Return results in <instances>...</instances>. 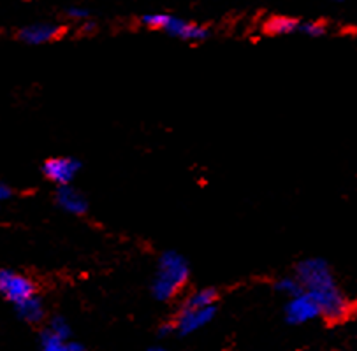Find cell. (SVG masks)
<instances>
[{"label": "cell", "instance_id": "obj_11", "mask_svg": "<svg viewBox=\"0 0 357 351\" xmlns=\"http://www.w3.org/2000/svg\"><path fill=\"white\" fill-rule=\"evenodd\" d=\"M16 311H18L20 318L26 323H39L45 318V306H43L41 299H37V297H32L16 306Z\"/></svg>", "mask_w": 357, "mask_h": 351}, {"label": "cell", "instance_id": "obj_10", "mask_svg": "<svg viewBox=\"0 0 357 351\" xmlns=\"http://www.w3.org/2000/svg\"><path fill=\"white\" fill-rule=\"evenodd\" d=\"M264 30L271 36H287V33H294L298 30H301V23L298 18H291V16H271V18L266 22Z\"/></svg>", "mask_w": 357, "mask_h": 351}, {"label": "cell", "instance_id": "obj_20", "mask_svg": "<svg viewBox=\"0 0 357 351\" xmlns=\"http://www.w3.org/2000/svg\"><path fill=\"white\" fill-rule=\"evenodd\" d=\"M11 195H13L11 188H9L6 183H0V202H4V201H8V198H11Z\"/></svg>", "mask_w": 357, "mask_h": 351}, {"label": "cell", "instance_id": "obj_14", "mask_svg": "<svg viewBox=\"0 0 357 351\" xmlns=\"http://www.w3.org/2000/svg\"><path fill=\"white\" fill-rule=\"evenodd\" d=\"M41 351H69V341L45 330L41 334Z\"/></svg>", "mask_w": 357, "mask_h": 351}, {"label": "cell", "instance_id": "obj_23", "mask_svg": "<svg viewBox=\"0 0 357 351\" xmlns=\"http://www.w3.org/2000/svg\"><path fill=\"white\" fill-rule=\"evenodd\" d=\"M146 351H169V350H167V348H164V346H151V348H148Z\"/></svg>", "mask_w": 357, "mask_h": 351}, {"label": "cell", "instance_id": "obj_9", "mask_svg": "<svg viewBox=\"0 0 357 351\" xmlns=\"http://www.w3.org/2000/svg\"><path fill=\"white\" fill-rule=\"evenodd\" d=\"M60 33H62V29L53 23H32L20 30V39L32 46H39V44L52 42Z\"/></svg>", "mask_w": 357, "mask_h": 351}, {"label": "cell", "instance_id": "obj_21", "mask_svg": "<svg viewBox=\"0 0 357 351\" xmlns=\"http://www.w3.org/2000/svg\"><path fill=\"white\" fill-rule=\"evenodd\" d=\"M93 30H96V23H93V22L82 23V32L83 33H90V32H93Z\"/></svg>", "mask_w": 357, "mask_h": 351}, {"label": "cell", "instance_id": "obj_16", "mask_svg": "<svg viewBox=\"0 0 357 351\" xmlns=\"http://www.w3.org/2000/svg\"><path fill=\"white\" fill-rule=\"evenodd\" d=\"M48 330H50V332L55 334V336H59V337H62V339L69 341L70 325H69V322L63 318V316H55V318H52Z\"/></svg>", "mask_w": 357, "mask_h": 351}, {"label": "cell", "instance_id": "obj_15", "mask_svg": "<svg viewBox=\"0 0 357 351\" xmlns=\"http://www.w3.org/2000/svg\"><path fill=\"white\" fill-rule=\"evenodd\" d=\"M171 16L164 15V13H151V15H143L141 16V23L144 26H150V29H157V30H164L169 23Z\"/></svg>", "mask_w": 357, "mask_h": 351}, {"label": "cell", "instance_id": "obj_2", "mask_svg": "<svg viewBox=\"0 0 357 351\" xmlns=\"http://www.w3.org/2000/svg\"><path fill=\"white\" fill-rule=\"evenodd\" d=\"M188 276H190V267H188L187 258L174 249H167L158 258L157 272L150 286L151 295L158 302H167L174 299L176 293L187 285Z\"/></svg>", "mask_w": 357, "mask_h": 351}, {"label": "cell", "instance_id": "obj_18", "mask_svg": "<svg viewBox=\"0 0 357 351\" xmlns=\"http://www.w3.org/2000/svg\"><path fill=\"white\" fill-rule=\"evenodd\" d=\"M67 16H69L70 20H74V22L85 23V22H89L90 11L85 8H76V6H74V8L67 9Z\"/></svg>", "mask_w": 357, "mask_h": 351}, {"label": "cell", "instance_id": "obj_22", "mask_svg": "<svg viewBox=\"0 0 357 351\" xmlns=\"http://www.w3.org/2000/svg\"><path fill=\"white\" fill-rule=\"evenodd\" d=\"M69 351H86V350L83 344L76 343V341H69Z\"/></svg>", "mask_w": 357, "mask_h": 351}, {"label": "cell", "instance_id": "obj_1", "mask_svg": "<svg viewBox=\"0 0 357 351\" xmlns=\"http://www.w3.org/2000/svg\"><path fill=\"white\" fill-rule=\"evenodd\" d=\"M296 278L303 290L312 293L328 322H342L349 316L350 302L340 290L329 263L322 258H306L296 265Z\"/></svg>", "mask_w": 357, "mask_h": 351}, {"label": "cell", "instance_id": "obj_8", "mask_svg": "<svg viewBox=\"0 0 357 351\" xmlns=\"http://www.w3.org/2000/svg\"><path fill=\"white\" fill-rule=\"evenodd\" d=\"M55 201L59 208L69 212V214L82 216L89 211V201L85 198V195L74 187H70V185L69 187H59L55 194Z\"/></svg>", "mask_w": 357, "mask_h": 351}, {"label": "cell", "instance_id": "obj_13", "mask_svg": "<svg viewBox=\"0 0 357 351\" xmlns=\"http://www.w3.org/2000/svg\"><path fill=\"white\" fill-rule=\"evenodd\" d=\"M275 290L276 292L284 293V295H287L289 299H292V297H298L301 295L305 290H303L301 283H299V279L296 278H291V276H285V278H280L278 281L275 283Z\"/></svg>", "mask_w": 357, "mask_h": 351}, {"label": "cell", "instance_id": "obj_19", "mask_svg": "<svg viewBox=\"0 0 357 351\" xmlns=\"http://www.w3.org/2000/svg\"><path fill=\"white\" fill-rule=\"evenodd\" d=\"M173 332H176V327H174V323H164V325H160V329H158V336L160 337H167V336H171Z\"/></svg>", "mask_w": 357, "mask_h": 351}, {"label": "cell", "instance_id": "obj_6", "mask_svg": "<svg viewBox=\"0 0 357 351\" xmlns=\"http://www.w3.org/2000/svg\"><path fill=\"white\" fill-rule=\"evenodd\" d=\"M215 315H217V306L204 307V309H180L176 322H174L176 334L178 336H190L213 322Z\"/></svg>", "mask_w": 357, "mask_h": 351}, {"label": "cell", "instance_id": "obj_5", "mask_svg": "<svg viewBox=\"0 0 357 351\" xmlns=\"http://www.w3.org/2000/svg\"><path fill=\"white\" fill-rule=\"evenodd\" d=\"M79 171L82 162L73 157H53L43 164V174L46 180L59 187H69Z\"/></svg>", "mask_w": 357, "mask_h": 351}, {"label": "cell", "instance_id": "obj_4", "mask_svg": "<svg viewBox=\"0 0 357 351\" xmlns=\"http://www.w3.org/2000/svg\"><path fill=\"white\" fill-rule=\"evenodd\" d=\"M322 316L321 306L313 299L312 293L303 292L301 295L292 297L289 302L285 304V320L291 325H305V323L312 322V320Z\"/></svg>", "mask_w": 357, "mask_h": 351}, {"label": "cell", "instance_id": "obj_12", "mask_svg": "<svg viewBox=\"0 0 357 351\" xmlns=\"http://www.w3.org/2000/svg\"><path fill=\"white\" fill-rule=\"evenodd\" d=\"M217 299H218L217 290L213 288L197 290V292L190 293V295L185 299L181 309H204V307L215 306Z\"/></svg>", "mask_w": 357, "mask_h": 351}, {"label": "cell", "instance_id": "obj_3", "mask_svg": "<svg viewBox=\"0 0 357 351\" xmlns=\"http://www.w3.org/2000/svg\"><path fill=\"white\" fill-rule=\"evenodd\" d=\"M0 295L20 306L25 300L36 297V285L30 278L11 271V269H0Z\"/></svg>", "mask_w": 357, "mask_h": 351}, {"label": "cell", "instance_id": "obj_7", "mask_svg": "<svg viewBox=\"0 0 357 351\" xmlns=\"http://www.w3.org/2000/svg\"><path fill=\"white\" fill-rule=\"evenodd\" d=\"M164 30H166L167 36L176 37V39L181 40H192V42H195V40H204L210 36L206 26L190 23L187 20L176 18V16H171L169 23H167V26Z\"/></svg>", "mask_w": 357, "mask_h": 351}, {"label": "cell", "instance_id": "obj_17", "mask_svg": "<svg viewBox=\"0 0 357 351\" xmlns=\"http://www.w3.org/2000/svg\"><path fill=\"white\" fill-rule=\"evenodd\" d=\"M301 32L308 37H321L326 33V25L322 22H306L301 25Z\"/></svg>", "mask_w": 357, "mask_h": 351}]
</instances>
